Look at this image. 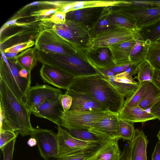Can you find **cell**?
<instances>
[{
  "instance_id": "38",
  "label": "cell",
  "mask_w": 160,
  "mask_h": 160,
  "mask_svg": "<svg viewBox=\"0 0 160 160\" xmlns=\"http://www.w3.org/2000/svg\"><path fill=\"white\" fill-rule=\"evenodd\" d=\"M57 11L56 9L40 8L34 10L31 12L29 15L27 17H32L34 20L37 21H41L46 18L49 17V16L55 13Z\"/></svg>"
},
{
  "instance_id": "52",
  "label": "cell",
  "mask_w": 160,
  "mask_h": 160,
  "mask_svg": "<svg viewBox=\"0 0 160 160\" xmlns=\"http://www.w3.org/2000/svg\"><path fill=\"white\" fill-rule=\"evenodd\" d=\"M154 1L156 3L160 5V1Z\"/></svg>"
},
{
  "instance_id": "4",
  "label": "cell",
  "mask_w": 160,
  "mask_h": 160,
  "mask_svg": "<svg viewBox=\"0 0 160 160\" xmlns=\"http://www.w3.org/2000/svg\"><path fill=\"white\" fill-rule=\"evenodd\" d=\"M43 28H51L59 36L69 42L83 58L86 59V53L91 47L92 39L90 29L84 24L66 20L64 22L54 24L43 21Z\"/></svg>"
},
{
  "instance_id": "46",
  "label": "cell",
  "mask_w": 160,
  "mask_h": 160,
  "mask_svg": "<svg viewBox=\"0 0 160 160\" xmlns=\"http://www.w3.org/2000/svg\"><path fill=\"white\" fill-rule=\"evenodd\" d=\"M150 113L160 121V101L154 105L150 108Z\"/></svg>"
},
{
  "instance_id": "44",
  "label": "cell",
  "mask_w": 160,
  "mask_h": 160,
  "mask_svg": "<svg viewBox=\"0 0 160 160\" xmlns=\"http://www.w3.org/2000/svg\"><path fill=\"white\" fill-rule=\"evenodd\" d=\"M133 64L130 63L122 66H114L107 70L110 71L114 73L117 74L126 71Z\"/></svg>"
},
{
  "instance_id": "29",
  "label": "cell",
  "mask_w": 160,
  "mask_h": 160,
  "mask_svg": "<svg viewBox=\"0 0 160 160\" xmlns=\"http://www.w3.org/2000/svg\"><path fill=\"white\" fill-rule=\"evenodd\" d=\"M138 31L144 41L148 45L156 42L160 38V19L142 27Z\"/></svg>"
},
{
  "instance_id": "33",
  "label": "cell",
  "mask_w": 160,
  "mask_h": 160,
  "mask_svg": "<svg viewBox=\"0 0 160 160\" xmlns=\"http://www.w3.org/2000/svg\"><path fill=\"white\" fill-rule=\"evenodd\" d=\"M154 69L146 60L139 64L137 67V75L135 78L139 83L144 81L152 82Z\"/></svg>"
},
{
  "instance_id": "26",
  "label": "cell",
  "mask_w": 160,
  "mask_h": 160,
  "mask_svg": "<svg viewBox=\"0 0 160 160\" xmlns=\"http://www.w3.org/2000/svg\"><path fill=\"white\" fill-rule=\"evenodd\" d=\"M13 59L20 68L31 72L38 61L36 49L34 47L26 49L21 52Z\"/></svg>"
},
{
  "instance_id": "49",
  "label": "cell",
  "mask_w": 160,
  "mask_h": 160,
  "mask_svg": "<svg viewBox=\"0 0 160 160\" xmlns=\"http://www.w3.org/2000/svg\"><path fill=\"white\" fill-rule=\"evenodd\" d=\"M27 144L29 146L32 147L37 145V142L35 138L31 137L28 140Z\"/></svg>"
},
{
  "instance_id": "23",
  "label": "cell",
  "mask_w": 160,
  "mask_h": 160,
  "mask_svg": "<svg viewBox=\"0 0 160 160\" xmlns=\"http://www.w3.org/2000/svg\"><path fill=\"white\" fill-rule=\"evenodd\" d=\"M66 93L72 98V105L69 110L86 111L108 109L95 100L83 94L69 90H67Z\"/></svg>"
},
{
  "instance_id": "50",
  "label": "cell",
  "mask_w": 160,
  "mask_h": 160,
  "mask_svg": "<svg viewBox=\"0 0 160 160\" xmlns=\"http://www.w3.org/2000/svg\"><path fill=\"white\" fill-rule=\"evenodd\" d=\"M4 54L7 59H13L15 58L18 54L17 53L12 52H7L4 53Z\"/></svg>"
},
{
  "instance_id": "41",
  "label": "cell",
  "mask_w": 160,
  "mask_h": 160,
  "mask_svg": "<svg viewBox=\"0 0 160 160\" xmlns=\"http://www.w3.org/2000/svg\"><path fill=\"white\" fill-rule=\"evenodd\" d=\"M66 13L64 12L57 11L49 17L43 19L42 21L49 22L54 24L61 23L66 20Z\"/></svg>"
},
{
  "instance_id": "37",
  "label": "cell",
  "mask_w": 160,
  "mask_h": 160,
  "mask_svg": "<svg viewBox=\"0 0 160 160\" xmlns=\"http://www.w3.org/2000/svg\"><path fill=\"white\" fill-rule=\"evenodd\" d=\"M35 42L34 40H30L13 44L2 50L4 53L12 52L18 54L19 52L35 45Z\"/></svg>"
},
{
  "instance_id": "31",
  "label": "cell",
  "mask_w": 160,
  "mask_h": 160,
  "mask_svg": "<svg viewBox=\"0 0 160 160\" xmlns=\"http://www.w3.org/2000/svg\"><path fill=\"white\" fill-rule=\"evenodd\" d=\"M148 82L139 83V86L134 92L125 100L123 107L132 108L139 106L148 85Z\"/></svg>"
},
{
  "instance_id": "20",
  "label": "cell",
  "mask_w": 160,
  "mask_h": 160,
  "mask_svg": "<svg viewBox=\"0 0 160 160\" xmlns=\"http://www.w3.org/2000/svg\"><path fill=\"white\" fill-rule=\"evenodd\" d=\"M148 142L147 136L142 131L135 129L129 145L131 160H147Z\"/></svg>"
},
{
  "instance_id": "28",
  "label": "cell",
  "mask_w": 160,
  "mask_h": 160,
  "mask_svg": "<svg viewBox=\"0 0 160 160\" xmlns=\"http://www.w3.org/2000/svg\"><path fill=\"white\" fill-rule=\"evenodd\" d=\"M108 7L102 12L100 17L90 29L92 39L100 34L107 32L115 27L111 22L108 16Z\"/></svg>"
},
{
  "instance_id": "43",
  "label": "cell",
  "mask_w": 160,
  "mask_h": 160,
  "mask_svg": "<svg viewBox=\"0 0 160 160\" xmlns=\"http://www.w3.org/2000/svg\"><path fill=\"white\" fill-rule=\"evenodd\" d=\"M60 103L62 107L64 112L69 109L72 103V98L68 94L61 95L59 98Z\"/></svg>"
},
{
  "instance_id": "18",
  "label": "cell",
  "mask_w": 160,
  "mask_h": 160,
  "mask_svg": "<svg viewBox=\"0 0 160 160\" xmlns=\"http://www.w3.org/2000/svg\"><path fill=\"white\" fill-rule=\"evenodd\" d=\"M107 7H88L72 11L66 13V19L82 23L90 29Z\"/></svg>"
},
{
  "instance_id": "5",
  "label": "cell",
  "mask_w": 160,
  "mask_h": 160,
  "mask_svg": "<svg viewBox=\"0 0 160 160\" xmlns=\"http://www.w3.org/2000/svg\"><path fill=\"white\" fill-rule=\"evenodd\" d=\"M21 68L13 59H7L2 53L0 62V79L6 84L16 97L26 105L27 94L31 81L21 77L19 71Z\"/></svg>"
},
{
  "instance_id": "14",
  "label": "cell",
  "mask_w": 160,
  "mask_h": 160,
  "mask_svg": "<svg viewBox=\"0 0 160 160\" xmlns=\"http://www.w3.org/2000/svg\"><path fill=\"white\" fill-rule=\"evenodd\" d=\"M118 118V113L108 116L94 123L88 130L100 142L119 136Z\"/></svg>"
},
{
  "instance_id": "15",
  "label": "cell",
  "mask_w": 160,
  "mask_h": 160,
  "mask_svg": "<svg viewBox=\"0 0 160 160\" xmlns=\"http://www.w3.org/2000/svg\"><path fill=\"white\" fill-rule=\"evenodd\" d=\"M40 74L44 82L67 90L74 78L60 68L46 64H42Z\"/></svg>"
},
{
  "instance_id": "48",
  "label": "cell",
  "mask_w": 160,
  "mask_h": 160,
  "mask_svg": "<svg viewBox=\"0 0 160 160\" xmlns=\"http://www.w3.org/2000/svg\"><path fill=\"white\" fill-rule=\"evenodd\" d=\"M120 160H131L129 145L124 147L121 153Z\"/></svg>"
},
{
  "instance_id": "11",
  "label": "cell",
  "mask_w": 160,
  "mask_h": 160,
  "mask_svg": "<svg viewBox=\"0 0 160 160\" xmlns=\"http://www.w3.org/2000/svg\"><path fill=\"white\" fill-rule=\"evenodd\" d=\"M98 70L125 98L130 96L138 87L139 82L133 78L134 75L129 69L117 74L108 70Z\"/></svg>"
},
{
  "instance_id": "32",
  "label": "cell",
  "mask_w": 160,
  "mask_h": 160,
  "mask_svg": "<svg viewBox=\"0 0 160 160\" xmlns=\"http://www.w3.org/2000/svg\"><path fill=\"white\" fill-rule=\"evenodd\" d=\"M145 60L154 69L160 71V44L157 42L149 46Z\"/></svg>"
},
{
  "instance_id": "17",
  "label": "cell",
  "mask_w": 160,
  "mask_h": 160,
  "mask_svg": "<svg viewBox=\"0 0 160 160\" xmlns=\"http://www.w3.org/2000/svg\"><path fill=\"white\" fill-rule=\"evenodd\" d=\"M59 97L43 103L32 113L37 117L46 119L58 126H62L64 111L59 102Z\"/></svg>"
},
{
  "instance_id": "6",
  "label": "cell",
  "mask_w": 160,
  "mask_h": 160,
  "mask_svg": "<svg viewBox=\"0 0 160 160\" xmlns=\"http://www.w3.org/2000/svg\"><path fill=\"white\" fill-rule=\"evenodd\" d=\"M118 113L109 109L80 111L69 110L63 112L62 126L68 129L88 130L90 127L108 116Z\"/></svg>"
},
{
  "instance_id": "9",
  "label": "cell",
  "mask_w": 160,
  "mask_h": 160,
  "mask_svg": "<svg viewBox=\"0 0 160 160\" xmlns=\"http://www.w3.org/2000/svg\"><path fill=\"white\" fill-rule=\"evenodd\" d=\"M109 8L112 13L133 19L135 22L138 30L160 19V5L159 4L135 8L113 6Z\"/></svg>"
},
{
  "instance_id": "27",
  "label": "cell",
  "mask_w": 160,
  "mask_h": 160,
  "mask_svg": "<svg viewBox=\"0 0 160 160\" xmlns=\"http://www.w3.org/2000/svg\"><path fill=\"white\" fill-rule=\"evenodd\" d=\"M160 101V89L152 82H148L139 106L146 110Z\"/></svg>"
},
{
  "instance_id": "1",
  "label": "cell",
  "mask_w": 160,
  "mask_h": 160,
  "mask_svg": "<svg viewBox=\"0 0 160 160\" xmlns=\"http://www.w3.org/2000/svg\"><path fill=\"white\" fill-rule=\"evenodd\" d=\"M68 90L92 98L118 113L125 100L124 97L101 73L74 77Z\"/></svg>"
},
{
  "instance_id": "35",
  "label": "cell",
  "mask_w": 160,
  "mask_h": 160,
  "mask_svg": "<svg viewBox=\"0 0 160 160\" xmlns=\"http://www.w3.org/2000/svg\"><path fill=\"white\" fill-rule=\"evenodd\" d=\"M118 122L119 136L121 138L130 141L135 130L133 123L125 120L119 116Z\"/></svg>"
},
{
  "instance_id": "40",
  "label": "cell",
  "mask_w": 160,
  "mask_h": 160,
  "mask_svg": "<svg viewBox=\"0 0 160 160\" xmlns=\"http://www.w3.org/2000/svg\"><path fill=\"white\" fill-rule=\"evenodd\" d=\"M0 148L14 138H17L18 133L10 130L0 131Z\"/></svg>"
},
{
  "instance_id": "47",
  "label": "cell",
  "mask_w": 160,
  "mask_h": 160,
  "mask_svg": "<svg viewBox=\"0 0 160 160\" xmlns=\"http://www.w3.org/2000/svg\"><path fill=\"white\" fill-rule=\"evenodd\" d=\"M152 82L160 89V71L154 69Z\"/></svg>"
},
{
  "instance_id": "39",
  "label": "cell",
  "mask_w": 160,
  "mask_h": 160,
  "mask_svg": "<svg viewBox=\"0 0 160 160\" xmlns=\"http://www.w3.org/2000/svg\"><path fill=\"white\" fill-rule=\"evenodd\" d=\"M16 138L12 139L1 148L3 155V160H12Z\"/></svg>"
},
{
  "instance_id": "16",
  "label": "cell",
  "mask_w": 160,
  "mask_h": 160,
  "mask_svg": "<svg viewBox=\"0 0 160 160\" xmlns=\"http://www.w3.org/2000/svg\"><path fill=\"white\" fill-rule=\"evenodd\" d=\"M121 139L118 136L100 142L92 154L84 160H120L118 142Z\"/></svg>"
},
{
  "instance_id": "22",
  "label": "cell",
  "mask_w": 160,
  "mask_h": 160,
  "mask_svg": "<svg viewBox=\"0 0 160 160\" xmlns=\"http://www.w3.org/2000/svg\"><path fill=\"white\" fill-rule=\"evenodd\" d=\"M39 25L23 27L17 32L0 39L1 46L9 45V47L17 43L35 39L41 30Z\"/></svg>"
},
{
  "instance_id": "34",
  "label": "cell",
  "mask_w": 160,
  "mask_h": 160,
  "mask_svg": "<svg viewBox=\"0 0 160 160\" xmlns=\"http://www.w3.org/2000/svg\"><path fill=\"white\" fill-rule=\"evenodd\" d=\"M119 1H75L72 4L71 11L85 8L103 7H108L114 5Z\"/></svg>"
},
{
  "instance_id": "10",
  "label": "cell",
  "mask_w": 160,
  "mask_h": 160,
  "mask_svg": "<svg viewBox=\"0 0 160 160\" xmlns=\"http://www.w3.org/2000/svg\"><path fill=\"white\" fill-rule=\"evenodd\" d=\"M30 136L36 139L40 154L44 160H58L57 134L48 129L36 128Z\"/></svg>"
},
{
  "instance_id": "42",
  "label": "cell",
  "mask_w": 160,
  "mask_h": 160,
  "mask_svg": "<svg viewBox=\"0 0 160 160\" xmlns=\"http://www.w3.org/2000/svg\"><path fill=\"white\" fill-rule=\"evenodd\" d=\"M93 152L64 155L59 157L58 160H84L90 156Z\"/></svg>"
},
{
  "instance_id": "7",
  "label": "cell",
  "mask_w": 160,
  "mask_h": 160,
  "mask_svg": "<svg viewBox=\"0 0 160 160\" xmlns=\"http://www.w3.org/2000/svg\"><path fill=\"white\" fill-rule=\"evenodd\" d=\"M35 42L34 47L39 52L59 54H75L81 56L69 42L51 28H42Z\"/></svg>"
},
{
  "instance_id": "8",
  "label": "cell",
  "mask_w": 160,
  "mask_h": 160,
  "mask_svg": "<svg viewBox=\"0 0 160 160\" xmlns=\"http://www.w3.org/2000/svg\"><path fill=\"white\" fill-rule=\"evenodd\" d=\"M59 157L68 155L83 152H93L98 147L100 142L80 140L58 126L57 133Z\"/></svg>"
},
{
  "instance_id": "30",
  "label": "cell",
  "mask_w": 160,
  "mask_h": 160,
  "mask_svg": "<svg viewBox=\"0 0 160 160\" xmlns=\"http://www.w3.org/2000/svg\"><path fill=\"white\" fill-rule=\"evenodd\" d=\"M108 8L109 19L115 26L122 27L135 32L138 30L135 22L133 19L126 16L112 13L110 11L108 7Z\"/></svg>"
},
{
  "instance_id": "19",
  "label": "cell",
  "mask_w": 160,
  "mask_h": 160,
  "mask_svg": "<svg viewBox=\"0 0 160 160\" xmlns=\"http://www.w3.org/2000/svg\"><path fill=\"white\" fill-rule=\"evenodd\" d=\"M87 61L98 70H107L115 65L108 47L90 48L86 52Z\"/></svg>"
},
{
  "instance_id": "25",
  "label": "cell",
  "mask_w": 160,
  "mask_h": 160,
  "mask_svg": "<svg viewBox=\"0 0 160 160\" xmlns=\"http://www.w3.org/2000/svg\"><path fill=\"white\" fill-rule=\"evenodd\" d=\"M134 38L136 42L131 52L129 58L132 63L138 65L145 60L150 45H148L144 41L139 33L138 30L135 32Z\"/></svg>"
},
{
  "instance_id": "13",
  "label": "cell",
  "mask_w": 160,
  "mask_h": 160,
  "mask_svg": "<svg viewBox=\"0 0 160 160\" xmlns=\"http://www.w3.org/2000/svg\"><path fill=\"white\" fill-rule=\"evenodd\" d=\"M135 32L122 27L115 26L111 30L93 38L91 48L108 47L114 44L131 40L134 38Z\"/></svg>"
},
{
  "instance_id": "45",
  "label": "cell",
  "mask_w": 160,
  "mask_h": 160,
  "mask_svg": "<svg viewBox=\"0 0 160 160\" xmlns=\"http://www.w3.org/2000/svg\"><path fill=\"white\" fill-rule=\"evenodd\" d=\"M151 160H160V140L156 143L151 156Z\"/></svg>"
},
{
  "instance_id": "21",
  "label": "cell",
  "mask_w": 160,
  "mask_h": 160,
  "mask_svg": "<svg viewBox=\"0 0 160 160\" xmlns=\"http://www.w3.org/2000/svg\"><path fill=\"white\" fill-rule=\"evenodd\" d=\"M134 38L108 47L114 66H122L131 63L129 57L135 43Z\"/></svg>"
},
{
  "instance_id": "51",
  "label": "cell",
  "mask_w": 160,
  "mask_h": 160,
  "mask_svg": "<svg viewBox=\"0 0 160 160\" xmlns=\"http://www.w3.org/2000/svg\"><path fill=\"white\" fill-rule=\"evenodd\" d=\"M157 137L158 138V140H160V128L157 135Z\"/></svg>"
},
{
  "instance_id": "36",
  "label": "cell",
  "mask_w": 160,
  "mask_h": 160,
  "mask_svg": "<svg viewBox=\"0 0 160 160\" xmlns=\"http://www.w3.org/2000/svg\"><path fill=\"white\" fill-rule=\"evenodd\" d=\"M69 132L74 138L80 140L89 141L100 142L97 138L87 130L79 129H72Z\"/></svg>"
},
{
  "instance_id": "24",
  "label": "cell",
  "mask_w": 160,
  "mask_h": 160,
  "mask_svg": "<svg viewBox=\"0 0 160 160\" xmlns=\"http://www.w3.org/2000/svg\"><path fill=\"white\" fill-rule=\"evenodd\" d=\"M118 114L122 119L133 123L144 122L157 119L153 114L146 112L139 106L130 108L123 107Z\"/></svg>"
},
{
  "instance_id": "12",
  "label": "cell",
  "mask_w": 160,
  "mask_h": 160,
  "mask_svg": "<svg viewBox=\"0 0 160 160\" xmlns=\"http://www.w3.org/2000/svg\"><path fill=\"white\" fill-rule=\"evenodd\" d=\"M63 94L62 91L48 84L37 83L30 87L27 94L26 105L31 113L35 111L42 103Z\"/></svg>"
},
{
  "instance_id": "53",
  "label": "cell",
  "mask_w": 160,
  "mask_h": 160,
  "mask_svg": "<svg viewBox=\"0 0 160 160\" xmlns=\"http://www.w3.org/2000/svg\"><path fill=\"white\" fill-rule=\"evenodd\" d=\"M156 42L160 44V38L157 40Z\"/></svg>"
},
{
  "instance_id": "2",
  "label": "cell",
  "mask_w": 160,
  "mask_h": 160,
  "mask_svg": "<svg viewBox=\"0 0 160 160\" xmlns=\"http://www.w3.org/2000/svg\"><path fill=\"white\" fill-rule=\"evenodd\" d=\"M0 106V131L17 132L22 137L31 135L34 129L30 122L31 112L1 79Z\"/></svg>"
},
{
  "instance_id": "3",
  "label": "cell",
  "mask_w": 160,
  "mask_h": 160,
  "mask_svg": "<svg viewBox=\"0 0 160 160\" xmlns=\"http://www.w3.org/2000/svg\"><path fill=\"white\" fill-rule=\"evenodd\" d=\"M37 51L38 62L60 68L74 77L101 73L99 70L78 54L47 53Z\"/></svg>"
}]
</instances>
